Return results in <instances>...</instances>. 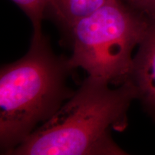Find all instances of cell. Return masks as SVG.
<instances>
[{
	"label": "cell",
	"mask_w": 155,
	"mask_h": 155,
	"mask_svg": "<svg viewBox=\"0 0 155 155\" xmlns=\"http://www.w3.org/2000/svg\"><path fill=\"white\" fill-rule=\"evenodd\" d=\"M127 1L132 5L139 8L141 7V5L144 3L145 0H127Z\"/></svg>",
	"instance_id": "8"
},
{
	"label": "cell",
	"mask_w": 155,
	"mask_h": 155,
	"mask_svg": "<svg viewBox=\"0 0 155 155\" xmlns=\"http://www.w3.org/2000/svg\"><path fill=\"white\" fill-rule=\"evenodd\" d=\"M155 22V0H145L139 7Z\"/></svg>",
	"instance_id": "7"
},
{
	"label": "cell",
	"mask_w": 155,
	"mask_h": 155,
	"mask_svg": "<svg viewBox=\"0 0 155 155\" xmlns=\"http://www.w3.org/2000/svg\"><path fill=\"white\" fill-rule=\"evenodd\" d=\"M150 24L122 0H107L65 32L71 48L70 65L111 85L123 84L130 78L134 50Z\"/></svg>",
	"instance_id": "3"
},
{
	"label": "cell",
	"mask_w": 155,
	"mask_h": 155,
	"mask_svg": "<svg viewBox=\"0 0 155 155\" xmlns=\"http://www.w3.org/2000/svg\"><path fill=\"white\" fill-rule=\"evenodd\" d=\"M146 111L155 119V22L150 23L134 57L129 78Z\"/></svg>",
	"instance_id": "4"
},
{
	"label": "cell",
	"mask_w": 155,
	"mask_h": 155,
	"mask_svg": "<svg viewBox=\"0 0 155 155\" xmlns=\"http://www.w3.org/2000/svg\"><path fill=\"white\" fill-rule=\"evenodd\" d=\"M28 15L33 27L32 35H42V22L48 11L50 0H12Z\"/></svg>",
	"instance_id": "6"
},
{
	"label": "cell",
	"mask_w": 155,
	"mask_h": 155,
	"mask_svg": "<svg viewBox=\"0 0 155 155\" xmlns=\"http://www.w3.org/2000/svg\"><path fill=\"white\" fill-rule=\"evenodd\" d=\"M73 70L68 58L55 55L43 34L32 35L22 58L1 67L2 154L9 155L73 96L68 79Z\"/></svg>",
	"instance_id": "2"
},
{
	"label": "cell",
	"mask_w": 155,
	"mask_h": 155,
	"mask_svg": "<svg viewBox=\"0 0 155 155\" xmlns=\"http://www.w3.org/2000/svg\"><path fill=\"white\" fill-rule=\"evenodd\" d=\"M88 76L48 121L9 155H125L112 137L128 125V111L137 99L131 81L111 88Z\"/></svg>",
	"instance_id": "1"
},
{
	"label": "cell",
	"mask_w": 155,
	"mask_h": 155,
	"mask_svg": "<svg viewBox=\"0 0 155 155\" xmlns=\"http://www.w3.org/2000/svg\"><path fill=\"white\" fill-rule=\"evenodd\" d=\"M107 0H50L48 11L65 32L79 19L98 9Z\"/></svg>",
	"instance_id": "5"
}]
</instances>
